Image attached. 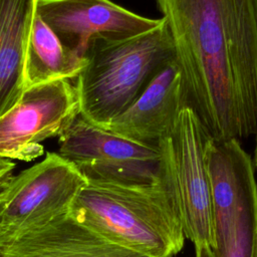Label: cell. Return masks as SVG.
Wrapping results in <instances>:
<instances>
[{"label": "cell", "mask_w": 257, "mask_h": 257, "mask_svg": "<svg viewBox=\"0 0 257 257\" xmlns=\"http://www.w3.org/2000/svg\"><path fill=\"white\" fill-rule=\"evenodd\" d=\"M189 105L216 140L257 133V0H155Z\"/></svg>", "instance_id": "6da1fadb"}, {"label": "cell", "mask_w": 257, "mask_h": 257, "mask_svg": "<svg viewBox=\"0 0 257 257\" xmlns=\"http://www.w3.org/2000/svg\"><path fill=\"white\" fill-rule=\"evenodd\" d=\"M69 214L107 241L147 257H173L186 238L171 174L155 187L87 183Z\"/></svg>", "instance_id": "7a4b0ae2"}, {"label": "cell", "mask_w": 257, "mask_h": 257, "mask_svg": "<svg viewBox=\"0 0 257 257\" xmlns=\"http://www.w3.org/2000/svg\"><path fill=\"white\" fill-rule=\"evenodd\" d=\"M84 58L85 66L75 78L80 115L106 128L128 108L161 68L176 59V52L163 18L158 27L132 38L92 40Z\"/></svg>", "instance_id": "3957f363"}, {"label": "cell", "mask_w": 257, "mask_h": 257, "mask_svg": "<svg viewBox=\"0 0 257 257\" xmlns=\"http://www.w3.org/2000/svg\"><path fill=\"white\" fill-rule=\"evenodd\" d=\"M58 139V154L71 162L87 183L123 187L166 183V167L159 147L123 138L80 114Z\"/></svg>", "instance_id": "277c9868"}, {"label": "cell", "mask_w": 257, "mask_h": 257, "mask_svg": "<svg viewBox=\"0 0 257 257\" xmlns=\"http://www.w3.org/2000/svg\"><path fill=\"white\" fill-rule=\"evenodd\" d=\"M87 181L58 153L13 176L0 193V238L42 226L69 212Z\"/></svg>", "instance_id": "5b68a950"}, {"label": "cell", "mask_w": 257, "mask_h": 257, "mask_svg": "<svg viewBox=\"0 0 257 257\" xmlns=\"http://www.w3.org/2000/svg\"><path fill=\"white\" fill-rule=\"evenodd\" d=\"M210 136L194 108L186 106L159 148L174 178L186 238L195 247L213 249V211L205 157Z\"/></svg>", "instance_id": "8992f818"}, {"label": "cell", "mask_w": 257, "mask_h": 257, "mask_svg": "<svg viewBox=\"0 0 257 257\" xmlns=\"http://www.w3.org/2000/svg\"><path fill=\"white\" fill-rule=\"evenodd\" d=\"M79 114L78 92L71 80H54L25 89L0 116V157L25 162L41 157V142L60 137Z\"/></svg>", "instance_id": "52a82bcc"}, {"label": "cell", "mask_w": 257, "mask_h": 257, "mask_svg": "<svg viewBox=\"0 0 257 257\" xmlns=\"http://www.w3.org/2000/svg\"><path fill=\"white\" fill-rule=\"evenodd\" d=\"M37 14L61 43L81 58L94 39L132 38L163 21L136 14L110 0H38Z\"/></svg>", "instance_id": "ba28073f"}, {"label": "cell", "mask_w": 257, "mask_h": 257, "mask_svg": "<svg viewBox=\"0 0 257 257\" xmlns=\"http://www.w3.org/2000/svg\"><path fill=\"white\" fill-rule=\"evenodd\" d=\"M186 106L190 105L184 75L173 59L106 130L143 145L159 147L160 141L172 133Z\"/></svg>", "instance_id": "9c48e42d"}, {"label": "cell", "mask_w": 257, "mask_h": 257, "mask_svg": "<svg viewBox=\"0 0 257 257\" xmlns=\"http://www.w3.org/2000/svg\"><path fill=\"white\" fill-rule=\"evenodd\" d=\"M205 157L213 211V252L218 255L227 247L235 230L241 198L255 179L254 164L236 139L216 140L210 136Z\"/></svg>", "instance_id": "30bf717a"}, {"label": "cell", "mask_w": 257, "mask_h": 257, "mask_svg": "<svg viewBox=\"0 0 257 257\" xmlns=\"http://www.w3.org/2000/svg\"><path fill=\"white\" fill-rule=\"evenodd\" d=\"M0 257H147L117 246L69 212L42 226L0 238Z\"/></svg>", "instance_id": "8fae6325"}, {"label": "cell", "mask_w": 257, "mask_h": 257, "mask_svg": "<svg viewBox=\"0 0 257 257\" xmlns=\"http://www.w3.org/2000/svg\"><path fill=\"white\" fill-rule=\"evenodd\" d=\"M38 0H0V116L24 92V66Z\"/></svg>", "instance_id": "7c38bea8"}, {"label": "cell", "mask_w": 257, "mask_h": 257, "mask_svg": "<svg viewBox=\"0 0 257 257\" xmlns=\"http://www.w3.org/2000/svg\"><path fill=\"white\" fill-rule=\"evenodd\" d=\"M85 63V58L70 52L36 14L25 58L24 88L54 80L75 79Z\"/></svg>", "instance_id": "4fadbf2b"}, {"label": "cell", "mask_w": 257, "mask_h": 257, "mask_svg": "<svg viewBox=\"0 0 257 257\" xmlns=\"http://www.w3.org/2000/svg\"><path fill=\"white\" fill-rule=\"evenodd\" d=\"M196 257H257V183L253 179L241 198L236 226L227 247L215 255L209 246H196Z\"/></svg>", "instance_id": "5bb4252c"}, {"label": "cell", "mask_w": 257, "mask_h": 257, "mask_svg": "<svg viewBox=\"0 0 257 257\" xmlns=\"http://www.w3.org/2000/svg\"><path fill=\"white\" fill-rule=\"evenodd\" d=\"M14 168L15 164L11 160L0 157V193L12 179Z\"/></svg>", "instance_id": "9a60e30c"}, {"label": "cell", "mask_w": 257, "mask_h": 257, "mask_svg": "<svg viewBox=\"0 0 257 257\" xmlns=\"http://www.w3.org/2000/svg\"><path fill=\"white\" fill-rule=\"evenodd\" d=\"M253 164L255 169L257 170V136H256V145H255V150H254V160H253Z\"/></svg>", "instance_id": "2e32d148"}]
</instances>
